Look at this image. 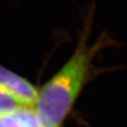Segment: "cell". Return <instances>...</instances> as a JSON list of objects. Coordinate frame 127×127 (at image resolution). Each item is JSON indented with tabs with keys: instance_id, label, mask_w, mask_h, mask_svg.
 I'll list each match as a JSON object with an SVG mask.
<instances>
[{
	"instance_id": "1",
	"label": "cell",
	"mask_w": 127,
	"mask_h": 127,
	"mask_svg": "<svg viewBox=\"0 0 127 127\" xmlns=\"http://www.w3.org/2000/svg\"><path fill=\"white\" fill-rule=\"evenodd\" d=\"M109 42L104 35L90 45L85 29L71 58L38 92L34 111L42 127L61 126L89 77L95 56Z\"/></svg>"
},
{
	"instance_id": "5",
	"label": "cell",
	"mask_w": 127,
	"mask_h": 127,
	"mask_svg": "<svg viewBox=\"0 0 127 127\" xmlns=\"http://www.w3.org/2000/svg\"><path fill=\"white\" fill-rule=\"evenodd\" d=\"M0 127H20V123L15 113L0 117Z\"/></svg>"
},
{
	"instance_id": "4",
	"label": "cell",
	"mask_w": 127,
	"mask_h": 127,
	"mask_svg": "<svg viewBox=\"0 0 127 127\" xmlns=\"http://www.w3.org/2000/svg\"><path fill=\"white\" fill-rule=\"evenodd\" d=\"M20 120V127H42L33 109L21 108L15 112Z\"/></svg>"
},
{
	"instance_id": "3",
	"label": "cell",
	"mask_w": 127,
	"mask_h": 127,
	"mask_svg": "<svg viewBox=\"0 0 127 127\" xmlns=\"http://www.w3.org/2000/svg\"><path fill=\"white\" fill-rule=\"evenodd\" d=\"M23 108L10 95L0 89V117L12 115Z\"/></svg>"
},
{
	"instance_id": "2",
	"label": "cell",
	"mask_w": 127,
	"mask_h": 127,
	"mask_svg": "<svg viewBox=\"0 0 127 127\" xmlns=\"http://www.w3.org/2000/svg\"><path fill=\"white\" fill-rule=\"evenodd\" d=\"M0 89L10 95L23 108L33 109L38 91L28 80L0 66Z\"/></svg>"
}]
</instances>
